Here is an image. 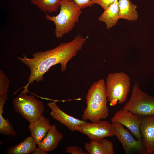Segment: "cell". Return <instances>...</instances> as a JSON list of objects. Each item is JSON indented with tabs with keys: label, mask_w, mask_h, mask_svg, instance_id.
<instances>
[{
	"label": "cell",
	"mask_w": 154,
	"mask_h": 154,
	"mask_svg": "<svg viewBox=\"0 0 154 154\" xmlns=\"http://www.w3.org/2000/svg\"><path fill=\"white\" fill-rule=\"evenodd\" d=\"M86 40L87 37H83L80 33L70 41L62 42L52 49L34 53L33 58H28L24 54L23 58L17 57L18 59L26 65L30 71L28 83L21 93L28 92L29 85L35 81H42L43 75L52 66L59 64L61 71H65L68 61L77 55Z\"/></svg>",
	"instance_id": "obj_1"
},
{
	"label": "cell",
	"mask_w": 154,
	"mask_h": 154,
	"mask_svg": "<svg viewBox=\"0 0 154 154\" xmlns=\"http://www.w3.org/2000/svg\"><path fill=\"white\" fill-rule=\"evenodd\" d=\"M86 107L83 112L82 120L97 123L108 117V101L105 82L103 79L92 84L86 94Z\"/></svg>",
	"instance_id": "obj_2"
},
{
	"label": "cell",
	"mask_w": 154,
	"mask_h": 154,
	"mask_svg": "<svg viewBox=\"0 0 154 154\" xmlns=\"http://www.w3.org/2000/svg\"><path fill=\"white\" fill-rule=\"evenodd\" d=\"M81 9L74 1L62 0L58 14L51 16L46 13V19L55 24V34L57 38H62L73 29L79 21Z\"/></svg>",
	"instance_id": "obj_3"
},
{
	"label": "cell",
	"mask_w": 154,
	"mask_h": 154,
	"mask_svg": "<svg viewBox=\"0 0 154 154\" xmlns=\"http://www.w3.org/2000/svg\"><path fill=\"white\" fill-rule=\"evenodd\" d=\"M130 80L129 76L123 72L108 74L105 84L107 100L110 106H114L126 101L130 89Z\"/></svg>",
	"instance_id": "obj_4"
},
{
	"label": "cell",
	"mask_w": 154,
	"mask_h": 154,
	"mask_svg": "<svg viewBox=\"0 0 154 154\" xmlns=\"http://www.w3.org/2000/svg\"><path fill=\"white\" fill-rule=\"evenodd\" d=\"M13 108L30 123L37 120L44 110L43 102L33 95L19 94L13 100Z\"/></svg>",
	"instance_id": "obj_5"
},
{
	"label": "cell",
	"mask_w": 154,
	"mask_h": 154,
	"mask_svg": "<svg viewBox=\"0 0 154 154\" xmlns=\"http://www.w3.org/2000/svg\"><path fill=\"white\" fill-rule=\"evenodd\" d=\"M123 109L142 117L154 116V96L142 91L135 83L130 99Z\"/></svg>",
	"instance_id": "obj_6"
},
{
	"label": "cell",
	"mask_w": 154,
	"mask_h": 154,
	"mask_svg": "<svg viewBox=\"0 0 154 154\" xmlns=\"http://www.w3.org/2000/svg\"><path fill=\"white\" fill-rule=\"evenodd\" d=\"M114 133L121 143L126 154H146L143 140H136L124 126L118 123L112 122Z\"/></svg>",
	"instance_id": "obj_7"
},
{
	"label": "cell",
	"mask_w": 154,
	"mask_h": 154,
	"mask_svg": "<svg viewBox=\"0 0 154 154\" xmlns=\"http://www.w3.org/2000/svg\"><path fill=\"white\" fill-rule=\"evenodd\" d=\"M76 131L86 135L92 141H100L114 135L112 124L105 120H101L97 123L86 121L78 126Z\"/></svg>",
	"instance_id": "obj_8"
},
{
	"label": "cell",
	"mask_w": 154,
	"mask_h": 154,
	"mask_svg": "<svg viewBox=\"0 0 154 154\" xmlns=\"http://www.w3.org/2000/svg\"><path fill=\"white\" fill-rule=\"evenodd\" d=\"M142 117L122 108L115 114L111 120L126 127L137 139L142 140L140 127Z\"/></svg>",
	"instance_id": "obj_9"
},
{
	"label": "cell",
	"mask_w": 154,
	"mask_h": 154,
	"mask_svg": "<svg viewBox=\"0 0 154 154\" xmlns=\"http://www.w3.org/2000/svg\"><path fill=\"white\" fill-rule=\"evenodd\" d=\"M47 105L51 110L50 115L52 118L65 126L72 131H77V127L86 121L66 114L59 108L55 101L48 102Z\"/></svg>",
	"instance_id": "obj_10"
},
{
	"label": "cell",
	"mask_w": 154,
	"mask_h": 154,
	"mask_svg": "<svg viewBox=\"0 0 154 154\" xmlns=\"http://www.w3.org/2000/svg\"><path fill=\"white\" fill-rule=\"evenodd\" d=\"M140 131L146 154L154 152V116L142 117Z\"/></svg>",
	"instance_id": "obj_11"
},
{
	"label": "cell",
	"mask_w": 154,
	"mask_h": 154,
	"mask_svg": "<svg viewBox=\"0 0 154 154\" xmlns=\"http://www.w3.org/2000/svg\"><path fill=\"white\" fill-rule=\"evenodd\" d=\"M51 126L49 120L42 114L37 120L30 123L28 128L31 136L37 144L45 137Z\"/></svg>",
	"instance_id": "obj_12"
},
{
	"label": "cell",
	"mask_w": 154,
	"mask_h": 154,
	"mask_svg": "<svg viewBox=\"0 0 154 154\" xmlns=\"http://www.w3.org/2000/svg\"><path fill=\"white\" fill-rule=\"evenodd\" d=\"M64 137L54 125H51L45 137L38 144V147L47 152L54 151Z\"/></svg>",
	"instance_id": "obj_13"
},
{
	"label": "cell",
	"mask_w": 154,
	"mask_h": 154,
	"mask_svg": "<svg viewBox=\"0 0 154 154\" xmlns=\"http://www.w3.org/2000/svg\"><path fill=\"white\" fill-rule=\"evenodd\" d=\"M84 148L89 154H114V145L111 141L104 138L98 141L86 142Z\"/></svg>",
	"instance_id": "obj_14"
},
{
	"label": "cell",
	"mask_w": 154,
	"mask_h": 154,
	"mask_svg": "<svg viewBox=\"0 0 154 154\" xmlns=\"http://www.w3.org/2000/svg\"><path fill=\"white\" fill-rule=\"evenodd\" d=\"M120 19L118 0L111 5L99 17L98 20L105 23L107 29L114 26Z\"/></svg>",
	"instance_id": "obj_15"
},
{
	"label": "cell",
	"mask_w": 154,
	"mask_h": 154,
	"mask_svg": "<svg viewBox=\"0 0 154 154\" xmlns=\"http://www.w3.org/2000/svg\"><path fill=\"white\" fill-rule=\"evenodd\" d=\"M120 19L133 21L138 19L137 6L129 0H118Z\"/></svg>",
	"instance_id": "obj_16"
},
{
	"label": "cell",
	"mask_w": 154,
	"mask_h": 154,
	"mask_svg": "<svg viewBox=\"0 0 154 154\" xmlns=\"http://www.w3.org/2000/svg\"><path fill=\"white\" fill-rule=\"evenodd\" d=\"M8 97L7 93L0 96V133L3 135H11L13 137L17 135L9 119H5L2 115L4 113V106Z\"/></svg>",
	"instance_id": "obj_17"
},
{
	"label": "cell",
	"mask_w": 154,
	"mask_h": 154,
	"mask_svg": "<svg viewBox=\"0 0 154 154\" xmlns=\"http://www.w3.org/2000/svg\"><path fill=\"white\" fill-rule=\"evenodd\" d=\"M37 144L31 136L28 137L16 145L9 147L7 154H29L35 150Z\"/></svg>",
	"instance_id": "obj_18"
},
{
	"label": "cell",
	"mask_w": 154,
	"mask_h": 154,
	"mask_svg": "<svg viewBox=\"0 0 154 154\" xmlns=\"http://www.w3.org/2000/svg\"><path fill=\"white\" fill-rule=\"evenodd\" d=\"M62 0H31V3L36 6L42 11L51 13L60 8Z\"/></svg>",
	"instance_id": "obj_19"
},
{
	"label": "cell",
	"mask_w": 154,
	"mask_h": 154,
	"mask_svg": "<svg viewBox=\"0 0 154 154\" xmlns=\"http://www.w3.org/2000/svg\"><path fill=\"white\" fill-rule=\"evenodd\" d=\"M9 80L2 70H0V96L2 95L8 91Z\"/></svg>",
	"instance_id": "obj_20"
},
{
	"label": "cell",
	"mask_w": 154,
	"mask_h": 154,
	"mask_svg": "<svg viewBox=\"0 0 154 154\" xmlns=\"http://www.w3.org/2000/svg\"><path fill=\"white\" fill-rule=\"evenodd\" d=\"M65 151L72 154H86V152L82 149L76 146H67Z\"/></svg>",
	"instance_id": "obj_21"
},
{
	"label": "cell",
	"mask_w": 154,
	"mask_h": 154,
	"mask_svg": "<svg viewBox=\"0 0 154 154\" xmlns=\"http://www.w3.org/2000/svg\"><path fill=\"white\" fill-rule=\"evenodd\" d=\"M117 0H91L94 3L98 4L105 10Z\"/></svg>",
	"instance_id": "obj_22"
},
{
	"label": "cell",
	"mask_w": 154,
	"mask_h": 154,
	"mask_svg": "<svg viewBox=\"0 0 154 154\" xmlns=\"http://www.w3.org/2000/svg\"><path fill=\"white\" fill-rule=\"evenodd\" d=\"M74 1L80 8L82 9L86 7H91L94 3L91 0H68Z\"/></svg>",
	"instance_id": "obj_23"
},
{
	"label": "cell",
	"mask_w": 154,
	"mask_h": 154,
	"mask_svg": "<svg viewBox=\"0 0 154 154\" xmlns=\"http://www.w3.org/2000/svg\"><path fill=\"white\" fill-rule=\"evenodd\" d=\"M47 152L44 151L38 147H36L35 150L31 153L32 154H46Z\"/></svg>",
	"instance_id": "obj_24"
}]
</instances>
